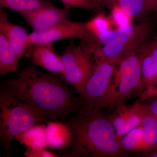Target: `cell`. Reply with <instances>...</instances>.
Instances as JSON below:
<instances>
[{"instance_id": "cell-1", "label": "cell", "mask_w": 157, "mask_h": 157, "mask_svg": "<svg viewBox=\"0 0 157 157\" xmlns=\"http://www.w3.org/2000/svg\"><path fill=\"white\" fill-rule=\"evenodd\" d=\"M0 94L29 104L46 122L64 120L81 105L82 101L58 76L42 73L32 65L22 69L16 78L2 82Z\"/></svg>"}, {"instance_id": "cell-2", "label": "cell", "mask_w": 157, "mask_h": 157, "mask_svg": "<svg viewBox=\"0 0 157 157\" xmlns=\"http://www.w3.org/2000/svg\"><path fill=\"white\" fill-rule=\"evenodd\" d=\"M73 135L67 157H131L121 142L109 118L100 108L83 106L67 123Z\"/></svg>"}, {"instance_id": "cell-3", "label": "cell", "mask_w": 157, "mask_h": 157, "mask_svg": "<svg viewBox=\"0 0 157 157\" xmlns=\"http://www.w3.org/2000/svg\"><path fill=\"white\" fill-rule=\"evenodd\" d=\"M153 29L148 21L111 29L98 38L101 48L95 54L117 66L124 58L140 50L152 39Z\"/></svg>"}, {"instance_id": "cell-4", "label": "cell", "mask_w": 157, "mask_h": 157, "mask_svg": "<svg viewBox=\"0 0 157 157\" xmlns=\"http://www.w3.org/2000/svg\"><path fill=\"white\" fill-rule=\"evenodd\" d=\"M45 121L33 107L22 101L0 94V142L8 156L17 135Z\"/></svg>"}, {"instance_id": "cell-5", "label": "cell", "mask_w": 157, "mask_h": 157, "mask_svg": "<svg viewBox=\"0 0 157 157\" xmlns=\"http://www.w3.org/2000/svg\"><path fill=\"white\" fill-rule=\"evenodd\" d=\"M90 54L81 45H76L71 40L62 52L64 67L63 78L80 94L95 68Z\"/></svg>"}, {"instance_id": "cell-6", "label": "cell", "mask_w": 157, "mask_h": 157, "mask_svg": "<svg viewBox=\"0 0 157 157\" xmlns=\"http://www.w3.org/2000/svg\"><path fill=\"white\" fill-rule=\"evenodd\" d=\"M95 59L94 72L80 95L83 106L100 108L105 107L117 66L103 58H95Z\"/></svg>"}, {"instance_id": "cell-7", "label": "cell", "mask_w": 157, "mask_h": 157, "mask_svg": "<svg viewBox=\"0 0 157 157\" xmlns=\"http://www.w3.org/2000/svg\"><path fill=\"white\" fill-rule=\"evenodd\" d=\"M73 39H79L80 44L86 48L100 47L86 29V21H73L68 19L45 30L33 31L29 34L26 42L29 48L34 44L53 43L59 40Z\"/></svg>"}, {"instance_id": "cell-8", "label": "cell", "mask_w": 157, "mask_h": 157, "mask_svg": "<svg viewBox=\"0 0 157 157\" xmlns=\"http://www.w3.org/2000/svg\"><path fill=\"white\" fill-rule=\"evenodd\" d=\"M70 11L59 9L52 4L21 15L33 31H42L67 20Z\"/></svg>"}, {"instance_id": "cell-9", "label": "cell", "mask_w": 157, "mask_h": 157, "mask_svg": "<svg viewBox=\"0 0 157 157\" xmlns=\"http://www.w3.org/2000/svg\"><path fill=\"white\" fill-rule=\"evenodd\" d=\"M26 56L31 58V65L39 66L53 74L63 75L61 58L56 52L52 43L31 45Z\"/></svg>"}, {"instance_id": "cell-10", "label": "cell", "mask_w": 157, "mask_h": 157, "mask_svg": "<svg viewBox=\"0 0 157 157\" xmlns=\"http://www.w3.org/2000/svg\"><path fill=\"white\" fill-rule=\"evenodd\" d=\"M0 33L8 39L19 60L26 56L29 48L26 42L29 34L24 27L10 22L8 13L2 8L0 9Z\"/></svg>"}, {"instance_id": "cell-11", "label": "cell", "mask_w": 157, "mask_h": 157, "mask_svg": "<svg viewBox=\"0 0 157 157\" xmlns=\"http://www.w3.org/2000/svg\"><path fill=\"white\" fill-rule=\"evenodd\" d=\"M138 107V102L130 107L124 104L117 107L115 112L108 117L120 139L129 131L140 125L141 120Z\"/></svg>"}, {"instance_id": "cell-12", "label": "cell", "mask_w": 157, "mask_h": 157, "mask_svg": "<svg viewBox=\"0 0 157 157\" xmlns=\"http://www.w3.org/2000/svg\"><path fill=\"white\" fill-rule=\"evenodd\" d=\"M46 123L48 147L52 150L61 149L71 145L73 135L67 124L56 121H48Z\"/></svg>"}, {"instance_id": "cell-13", "label": "cell", "mask_w": 157, "mask_h": 157, "mask_svg": "<svg viewBox=\"0 0 157 157\" xmlns=\"http://www.w3.org/2000/svg\"><path fill=\"white\" fill-rule=\"evenodd\" d=\"M138 111L141 120L140 125L143 132L142 152L150 151L157 147V118L142 108L139 103Z\"/></svg>"}, {"instance_id": "cell-14", "label": "cell", "mask_w": 157, "mask_h": 157, "mask_svg": "<svg viewBox=\"0 0 157 157\" xmlns=\"http://www.w3.org/2000/svg\"><path fill=\"white\" fill-rule=\"evenodd\" d=\"M17 54L4 34L0 33V74L17 73L19 61Z\"/></svg>"}, {"instance_id": "cell-15", "label": "cell", "mask_w": 157, "mask_h": 157, "mask_svg": "<svg viewBox=\"0 0 157 157\" xmlns=\"http://www.w3.org/2000/svg\"><path fill=\"white\" fill-rule=\"evenodd\" d=\"M27 147H46L48 146L46 125L39 124L17 135L15 138Z\"/></svg>"}, {"instance_id": "cell-16", "label": "cell", "mask_w": 157, "mask_h": 157, "mask_svg": "<svg viewBox=\"0 0 157 157\" xmlns=\"http://www.w3.org/2000/svg\"><path fill=\"white\" fill-rule=\"evenodd\" d=\"M52 4L48 0H0L1 8L12 10L20 15Z\"/></svg>"}, {"instance_id": "cell-17", "label": "cell", "mask_w": 157, "mask_h": 157, "mask_svg": "<svg viewBox=\"0 0 157 157\" xmlns=\"http://www.w3.org/2000/svg\"><path fill=\"white\" fill-rule=\"evenodd\" d=\"M113 6L120 7L133 18L148 12L145 0H103V7L109 9Z\"/></svg>"}, {"instance_id": "cell-18", "label": "cell", "mask_w": 157, "mask_h": 157, "mask_svg": "<svg viewBox=\"0 0 157 157\" xmlns=\"http://www.w3.org/2000/svg\"><path fill=\"white\" fill-rule=\"evenodd\" d=\"M96 13L95 16L86 21V27L89 33L98 42V38L112 29L113 25L109 17H107L104 13L100 11Z\"/></svg>"}, {"instance_id": "cell-19", "label": "cell", "mask_w": 157, "mask_h": 157, "mask_svg": "<svg viewBox=\"0 0 157 157\" xmlns=\"http://www.w3.org/2000/svg\"><path fill=\"white\" fill-rule=\"evenodd\" d=\"M121 142L127 151L143 152V132L141 126L132 129L123 136Z\"/></svg>"}, {"instance_id": "cell-20", "label": "cell", "mask_w": 157, "mask_h": 157, "mask_svg": "<svg viewBox=\"0 0 157 157\" xmlns=\"http://www.w3.org/2000/svg\"><path fill=\"white\" fill-rule=\"evenodd\" d=\"M109 17L113 26L116 29L123 28L132 24L133 20L125 11L120 7L113 6L109 8Z\"/></svg>"}, {"instance_id": "cell-21", "label": "cell", "mask_w": 157, "mask_h": 157, "mask_svg": "<svg viewBox=\"0 0 157 157\" xmlns=\"http://www.w3.org/2000/svg\"><path fill=\"white\" fill-rule=\"evenodd\" d=\"M64 9L70 11L73 9H80L97 12L95 6L91 0H59Z\"/></svg>"}, {"instance_id": "cell-22", "label": "cell", "mask_w": 157, "mask_h": 157, "mask_svg": "<svg viewBox=\"0 0 157 157\" xmlns=\"http://www.w3.org/2000/svg\"><path fill=\"white\" fill-rule=\"evenodd\" d=\"M27 157H56L58 155L45 150L44 147H27L24 152Z\"/></svg>"}, {"instance_id": "cell-23", "label": "cell", "mask_w": 157, "mask_h": 157, "mask_svg": "<svg viewBox=\"0 0 157 157\" xmlns=\"http://www.w3.org/2000/svg\"><path fill=\"white\" fill-rule=\"evenodd\" d=\"M139 103L142 108L157 118V96L149 98Z\"/></svg>"}, {"instance_id": "cell-24", "label": "cell", "mask_w": 157, "mask_h": 157, "mask_svg": "<svg viewBox=\"0 0 157 157\" xmlns=\"http://www.w3.org/2000/svg\"><path fill=\"white\" fill-rule=\"evenodd\" d=\"M156 96H157V77L152 84L140 94L138 102L141 103L149 98Z\"/></svg>"}, {"instance_id": "cell-25", "label": "cell", "mask_w": 157, "mask_h": 157, "mask_svg": "<svg viewBox=\"0 0 157 157\" xmlns=\"http://www.w3.org/2000/svg\"><path fill=\"white\" fill-rule=\"evenodd\" d=\"M145 48L153 58L157 65V35L152 37L147 43Z\"/></svg>"}, {"instance_id": "cell-26", "label": "cell", "mask_w": 157, "mask_h": 157, "mask_svg": "<svg viewBox=\"0 0 157 157\" xmlns=\"http://www.w3.org/2000/svg\"><path fill=\"white\" fill-rule=\"evenodd\" d=\"M136 155L139 157H157V147L150 151L137 153Z\"/></svg>"}, {"instance_id": "cell-27", "label": "cell", "mask_w": 157, "mask_h": 157, "mask_svg": "<svg viewBox=\"0 0 157 157\" xmlns=\"http://www.w3.org/2000/svg\"><path fill=\"white\" fill-rule=\"evenodd\" d=\"M147 11H155L157 7V0H145Z\"/></svg>"}, {"instance_id": "cell-28", "label": "cell", "mask_w": 157, "mask_h": 157, "mask_svg": "<svg viewBox=\"0 0 157 157\" xmlns=\"http://www.w3.org/2000/svg\"><path fill=\"white\" fill-rule=\"evenodd\" d=\"M97 9V12L101 11L103 7V0H91Z\"/></svg>"}, {"instance_id": "cell-29", "label": "cell", "mask_w": 157, "mask_h": 157, "mask_svg": "<svg viewBox=\"0 0 157 157\" xmlns=\"http://www.w3.org/2000/svg\"><path fill=\"white\" fill-rule=\"evenodd\" d=\"M155 11L156 13V14H157V8H156V10H155Z\"/></svg>"}]
</instances>
